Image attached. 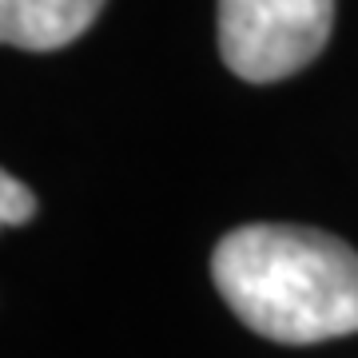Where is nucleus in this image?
I'll use <instances>...</instances> for the list:
<instances>
[{
  "label": "nucleus",
  "mask_w": 358,
  "mask_h": 358,
  "mask_svg": "<svg viewBox=\"0 0 358 358\" xmlns=\"http://www.w3.org/2000/svg\"><path fill=\"white\" fill-rule=\"evenodd\" d=\"M223 303L255 334L310 346L358 331V251L294 223H247L211 255Z\"/></svg>",
  "instance_id": "obj_1"
},
{
  "label": "nucleus",
  "mask_w": 358,
  "mask_h": 358,
  "mask_svg": "<svg viewBox=\"0 0 358 358\" xmlns=\"http://www.w3.org/2000/svg\"><path fill=\"white\" fill-rule=\"evenodd\" d=\"M219 56L247 84L287 80L327 48L334 0H219Z\"/></svg>",
  "instance_id": "obj_2"
},
{
  "label": "nucleus",
  "mask_w": 358,
  "mask_h": 358,
  "mask_svg": "<svg viewBox=\"0 0 358 358\" xmlns=\"http://www.w3.org/2000/svg\"><path fill=\"white\" fill-rule=\"evenodd\" d=\"M108 0H0V40L20 52H56L96 24Z\"/></svg>",
  "instance_id": "obj_3"
},
{
  "label": "nucleus",
  "mask_w": 358,
  "mask_h": 358,
  "mask_svg": "<svg viewBox=\"0 0 358 358\" xmlns=\"http://www.w3.org/2000/svg\"><path fill=\"white\" fill-rule=\"evenodd\" d=\"M36 215V195L28 192L16 176H0V223L4 227H24Z\"/></svg>",
  "instance_id": "obj_4"
}]
</instances>
